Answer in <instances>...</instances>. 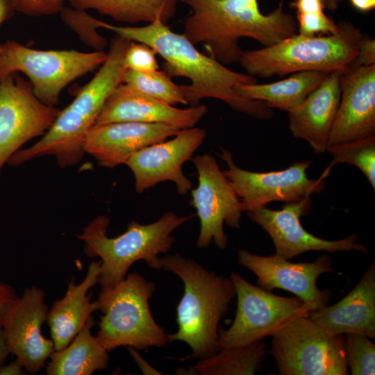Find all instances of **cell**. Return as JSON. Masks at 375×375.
<instances>
[{
	"label": "cell",
	"mask_w": 375,
	"mask_h": 375,
	"mask_svg": "<svg viewBox=\"0 0 375 375\" xmlns=\"http://www.w3.org/2000/svg\"><path fill=\"white\" fill-rule=\"evenodd\" d=\"M101 28L149 46L163 58L164 71L171 77L188 78L191 83L185 85L188 105L196 106L201 99L212 98L260 119L274 116L272 108L260 101L243 97L236 90L241 85L256 83V77L231 70L200 52L183 34L172 31L162 22L156 20L143 26H116L102 22Z\"/></svg>",
	"instance_id": "obj_1"
},
{
	"label": "cell",
	"mask_w": 375,
	"mask_h": 375,
	"mask_svg": "<svg viewBox=\"0 0 375 375\" xmlns=\"http://www.w3.org/2000/svg\"><path fill=\"white\" fill-rule=\"evenodd\" d=\"M192 10L183 33L193 44H201L206 54L226 65L239 62L242 38L264 47L297 34V23L284 11V0L267 15L258 0H181Z\"/></svg>",
	"instance_id": "obj_2"
},
{
	"label": "cell",
	"mask_w": 375,
	"mask_h": 375,
	"mask_svg": "<svg viewBox=\"0 0 375 375\" xmlns=\"http://www.w3.org/2000/svg\"><path fill=\"white\" fill-rule=\"evenodd\" d=\"M129 42L130 40L116 35L110 43L105 61L95 75L67 107L60 110L40 140L13 154L8 162L10 165L18 166L35 158L53 156L59 167H66L82 158L88 131L94 125L108 97L122 83L126 70L124 56Z\"/></svg>",
	"instance_id": "obj_3"
},
{
	"label": "cell",
	"mask_w": 375,
	"mask_h": 375,
	"mask_svg": "<svg viewBox=\"0 0 375 375\" xmlns=\"http://www.w3.org/2000/svg\"><path fill=\"white\" fill-rule=\"evenodd\" d=\"M160 265L184 284L183 295L176 306L178 329L169 333L170 342H183L192 350L180 360L212 356L217 352L219 324L235 296L233 281L178 253L160 258Z\"/></svg>",
	"instance_id": "obj_4"
},
{
	"label": "cell",
	"mask_w": 375,
	"mask_h": 375,
	"mask_svg": "<svg viewBox=\"0 0 375 375\" xmlns=\"http://www.w3.org/2000/svg\"><path fill=\"white\" fill-rule=\"evenodd\" d=\"M192 217L194 215L181 217L169 211L151 224L133 221L124 233L109 238L106 235L109 219L99 215L77 237L83 241L87 256L101 258L98 283L101 290H107L122 282L129 267L138 260L145 261L151 269H161L158 256L171 249L175 241L172 233Z\"/></svg>",
	"instance_id": "obj_5"
},
{
	"label": "cell",
	"mask_w": 375,
	"mask_h": 375,
	"mask_svg": "<svg viewBox=\"0 0 375 375\" xmlns=\"http://www.w3.org/2000/svg\"><path fill=\"white\" fill-rule=\"evenodd\" d=\"M338 31L326 36L293 35L274 45L243 51L239 60L247 74L269 78L303 71H344L354 61L361 30L341 21Z\"/></svg>",
	"instance_id": "obj_6"
},
{
	"label": "cell",
	"mask_w": 375,
	"mask_h": 375,
	"mask_svg": "<svg viewBox=\"0 0 375 375\" xmlns=\"http://www.w3.org/2000/svg\"><path fill=\"white\" fill-rule=\"evenodd\" d=\"M156 290L153 282L130 273L112 288L101 290L97 303L103 313L97 338L108 351L119 347L138 350L163 347L169 333L157 324L149 308Z\"/></svg>",
	"instance_id": "obj_7"
},
{
	"label": "cell",
	"mask_w": 375,
	"mask_h": 375,
	"mask_svg": "<svg viewBox=\"0 0 375 375\" xmlns=\"http://www.w3.org/2000/svg\"><path fill=\"white\" fill-rule=\"evenodd\" d=\"M272 337L269 353L281 375H347L343 335H330L308 316L295 318Z\"/></svg>",
	"instance_id": "obj_8"
},
{
	"label": "cell",
	"mask_w": 375,
	"mask_h": 375,
	"mask_svg": "<svg viewBox=\"0 0 375 375\" xmlns=\"http://www.w3.org/2000/svg\"><path fill=\"white\" fill-rule=\"evenodd\" d=\"M230 278L235 290L237 309L227 330L218 335L217 351L245 347L273 335L291 320L308 316L311 308L301 299L276 295L254 285L232 272Z\"/></svg>",
	"instance_id": "obj_9"
},
{
	"label": "cell",
	"mask_w": 375,
	"mask_h": 375,
	"mask_svg": "<svg viewBox=\"0 0 375 375\" xmlns=\"http://www.w3.org/2000/svg\"><path fill=\"white\" fill-rule=\"evenodd\" d=\"M3 45L7 74L26 75L35 97L50 106L69 83L99 67L107 56L104 51L33 49L15 40Z\"/></svg>",
	"instance_id": "obj_10"
},
{
	"label": "cell",
	"mask_w": 375,
	"mask_h": 375,
	"mask_svg": "<svg viewBox=\"0 0 375 375\" xmlns=\"http://www.w3.org/2000/svg\"><path fill=\"white\" fill-rule=\"evenodd\" d=\"M220 157L228 166L223 172L240 199L242 212L265 207L272 201H299L322 193L326 185L319 177L309 178L310 160L296 162L283 170L255 172L238 167L227 149H222Z\"/></svg>",
	"instance_id": "obj_11"
},
{
	"label": "cell",
	"mask_w": 375,
	"mask_h": 375,
	"mask_svg": "<svg viewBox=\"0 0 375 375\" xmlns=\"http://www.w3.org/2000/svg\"><path fill=\"white\" fill-rule=\"evenodd\" d=\"M192 160L198 174V185L192 190L190 201L200 220L197 247L205 249L214 242L219 249H224L228 238L224 224L240 228V199L212 156L206 153Z\"/></svg>",
	"instance_id": "obj_12"
},
{
	"label": "cell",
	"mask_w": 375,
	"mask_h": 375,
	"mask_svg": "<svg viewBox=\"0 0 375 375\" xmlns=\"http://www.w3.org/2000/svg\"><path fill=\"white\" fill-rule=\"evenodd\" d=\"M59 111L40 101L17 72L0 81V172L26 142L44 135Z\"/></svg>",
	"instance_id": "obj_13"
},
{
	"label": "cell",
	"mask_w": 375,
	"mask_h": 375,
	"mask_svg": "<svg viewBox=\"0 0 375 375\" xmlns=\"http://www.w3.org/2000/svg\"><path fill=\"white\" fill-rule=\"evenodd\" d=\"M311 206V197H308L285 203L280 210L265 206L247 213L253 222L259 224L269 235L274 244V254L285 260L312 251L369 252L366 245L358 242V238L355 233L340 240H328L307 231L300 218L310 212Z\"/></svg>",
	"instance_id": "obj_14"
},
{
	"label": "cell",
	"mask_w": 375,
	"mask_h": 375,
	"mask_svg": "<svg viewBox=\"0 0 375 375\" xmlns=\"http://www.w3.org/2000/svg\"><path fill=\"white\" fill-rule=\"evenodd\" d=\"M240 265L258 277V285L267 291L281 289L294 294L312 309L316 310L331 301L329 289L319 290V276L336 271L332 267L331 258L324 254L312 262H292L276 255L263 256L241 249L238 251Z\"/></svg>",
	"instance_id": "obj_15"
},
{
	"label": "cell",
	"mask_w": 375,
	"mask_h": 375,
	"mask_svg": "<svg viewBox=\"0 0 375 375\" xmlns=\"http://www.w3.org/2000/svg\"><path fill=\"white\" fill-rule=\"evenodd\" d=\"M200 128L181 130L174 138L147 146L133 154L126 162L135 177L138 193L159 183L171 181L177 192L184 195L192 189V182L183 172L182 166L192 160L206 138Z\"/></svg>",
	"instance_id": "obj_16"
},
{
	"label": "cell",
	"mask_w": 375,
	"mask_h": 375,
	"mask_svg": "<svg viewBox=\"0 0 375 375\" xmlns=\"http://www.w3.org/2000/svg\"><path fill=\"white\" fill-rule=\"evenodd\" d=\"M340 100L327 146L375 135V65H351L340 76Z\"/></svg>",
	"instance_id": "obj_17"
},
{
	"label": "cell",
	"mask_w": 375,
	"mask_h": 375,
	"mask_svg": "<svg viewBox=\"0 0 375 375\" xmlns=\"http://www.w3.org/2000/svg\"><path fill=\"white\" fill-rule=\"evenodd\" d=\"M47 312L44 292L33 286L19 297L3 326L10 353L31 374L38 372L54 351L52 340L42 333Z\"/></svg>",
	"instance_id": "obj_18"
},
{
	"label": "cell",
	"mask_w": 375,
	"mask_h": 375,
	"mask_svg": "<svg viewBox=\"0 0 375 375\" xmlns=\"http://www.w3.org/2000/svg\"><path fill=\"white\" fill-rule=\"evenodd\" d=\"M181 130L169 124L133 122L94 125L86 136L84 150L99 165L113 168L125 164L143 148L173 137Z\"/></svg>",
	"instance_id": "obj_19"
},
{
	"label": "cell",
	"mask_w": 375,
	"mask_h": 375,
	"mask_svg": "<svg viewBox=\"0 0 375 375\" xmlns=\"http://www.w3.org/2000/svg\"><path fill=\"white\" fill-rule=\"evenodd\" d=\"M203 105L180 109L120 83L105 103L94 125L133 122L165 124L186 129L206 114Z\"/></svg>",
	"instance_id": "obj_20"
},
{
	"label": "cell",
	"mask_w": 375,
	"mask_h": 375,
	"mask_svg": "<svg viewBox=\"0 0 375 375\" xmlns=\"http://www.w3.org/2000/svg\"><path fill=\"white\" fill-rule=\"evenodd\" d=\"M309 318L330 335L357 333L375 338V262L343 299L312 311Z\"/></svg>",
	"instance_id": "obj_21"
},
{
	"label": "cell",
	"mask_w": 375,
	"mask_h": 375,
	"mask_svg": "<svg viewBox=\"0 0 375 375\" xmlns=\"http://www.w3.org/2000/svg\"><path fill=\"white\" fill-rule=\"evenodd\" d=\"M342 72L328 73L303 103L288 113L292 135L306 141L317 154L326 152L340 100Z\"/></svg>",
	"instance_id": "obj_22"
},
{
	"label": "cell",
	"mask_w": 375,
	"mask_h": 375,
	"mask_svg": "<svg viewBox=\"0 0 375 375\" xmlns=\"http://www.w3.org/2000/svg\"><path fill=\"white\" fill-rule=\"evenodd\" d=\"M101 261L90 264L83 281L75 283L73 278L69 283L65 295L53 302L48 310V324L54 350L67 346L82 329L92 313L99 310L97 301H90L89 290L99 282Z\"/></svg>",
	"instance_id": "obj_23"
},
{
	"label": "cell",
	"mask_w": 375,
	"mask_h": 375,
	"mask_svg": "<svg viewBox=\"0 0 375 375\" xmlns=\"http://www.w3.org/2000/svg\"><path fill=\"white\" fill-rule=\"evenodd\" d=\"M94 325L92 316L72 342L59 351H53L47 363L48 375H90L106 368L108 351L91 333Z\"/></svg>",
	"instance_id": "obj_24"
},
{
	"label": "cell",
	"mask_w": 375,
	"mask_h": 375,
	"mask_svg": "<svg viewBox=\"0 0 375 375\" xmlns=\"http://www.w3.org/2000/svg\"><path fill=\"white\" fill-rule=\"evenodd\" d=\"M328 74L316 71L299 72L276 82L243 85L236 90L243 97L260 101L271 108L289 113L303 103Z\"/></svg>",
	"instance_id": "obj_25"
},
{
	"label": "cell",
	"mask_w": 375,
	"mask_h": 375,
	"mask_svg": "<svg viewBox=\"0 0 375 375\" xmlns=\"http://www.w3.org/2000/svg\"><path fill=\"white\" fill-rule=\"evenodd\" d=\"M71 7L94 10L118 22L151 23L160 20L166 24L175 14L176 0H62Z\"/></svg>",
	"instance_id": "obj_26"
},
{
	"label": "cell",
	"mask_w": 375,
	"mask_h": 375,
	"mask_svg": "<svg viewBox=\"0 0 375 375\" xmlns=\"http://www.w3.org/2000/svg\"><path fill=\"white\" fill-rule=\"evenodd\" d=\"M267 353L264 342L224 349L200 359L187 370L193 375H253L259 372Z\"/></svg>",
	"instance_id": "obj_27"
},
{
	"label": "cell",
	"mask_w": 375,
	"mask_h": 375,
	"mask_svg": "<svg viewBox=\"0 0 375 375\" xmlns=\"http://www.w3.org/2000/svg\"><path fill=\"white\" fill-rule=\"evenodd\" d=\"M122 83L171 106L188 105L185 85L174 83L171 76L164 70L140 72L126 69L122 75Z\"/></svg>",
	"instance_id": "obj_28"
},
{
	"label": "cell",
	"mask_w": 375,
	"mask_h": 375,
	"mask_svg": "<svg viewBox=\"0 0 375 375\" xmlns=\"http://www.w3.org/2000/svg\"><path fill=\"white\" fill-rule=\"evenodd\" d=\"M326 151L332 160L319 178L324 179L332 167L338 163H347L357 167L375 190V135L346 143L327 146Z\"/></svg>",
	"instance_id": "obj_29"
},
{
	"label": "cell",
	"mask_w": 375,
	"mask_h": 375,
	"mask_svg": "<svg viewBox=\"0 0 375 375\" xmlns=\"http://www.w3.org/2000/svg\"><path fill=\"white\" fill-rule=\"evenodd\" d=\"M58 14L63 23L77 35L83 44L94 51H104L108 42L98 31L101 28L102 21L88 14L86 10L71 6H63Z\"/></svg>",
	"instance_id": "obj_30"
},
{
	"label": "cell",
	"mask_w": 375,
	"mask_h": 375,
	"mask_svg": "<svg viewBox=\"0 0 375 375\" xmlns=\"http://www.w3.org/2000/svg\"><path fill=\"white\" fill-rule=\"evenodd\" d=\"M346 360L351 375L375 374V345L366 335L346 333Z\"/></svg>",
	"instance_id": "obj_31"
},
{
	"label": "cell",
	"mask_w": 375,
	"mask_h": 375,
	"mask_svg": "<svg viewBox=\"0 0 375 375\" xmlns=\"http://www.w3.org/2000/svg\"><path fill=\"white\" fill-rule=\"evenodd\" d=\"M157 53L149 46L130 41L124 56L126 69L147 72L158 70Z\"/></svg>",
	"instance_id": "obj_32"
},
{
	"label": "cell",
	"mask_w": 375,
	"mask_h": 375,
	"mask_svg": "<svg viewBox=\"0 0 375 375\" xmlns=\"http://www.w3.org/2000/svg\"><path fill=\"white\" fill-rule=\"evenodd\" d=\"M299 34L306 36L318 33L334 34L338 31V24L328 17L324 12L297 14Z\"/></svg>",
	"instance_id": "obj_33"
},
{
	"label": "cell",
	"mask_w": 375,
	"mask_h": 375,
	"mask_svg": "<svg viewBox=\"0 0 375 375\" xmlns=\"http://www.w3.org/2000/svg\"><path fill=\"white\" fill-rule=\"evenodd\" d=\"M14 9L29 17L58 14L64 6L62 0H10Z\"/></svg>",
	"instance_id": "obj_34"
},
{
	"label": "cell",
	"mask_w": 375,
	"mask_h": 375,
	"mask_svg": "<svg viewBox=\"0 0 375 375\" xmlns=\"http://www.w3.org/2000/svg\"><path fill=\"white\" fill-rule=\"evenodd\" d=\"M352 65L358 66L375 65V41L374 39L363 35L358 47L356 57Z\"/></svg>",
	"instance_id": "obj_35"
},
{
	"label": "cell",
	"mask_w": 375,
	"mask_h": 375,
	"mask_svg": "<svg viewBox=\"0 0 375 375\" xmlns=\"http://www.w3.org/2000/svg\"><path fill=\"white\" fill-rule=\"evenodd\" d=\"M18 299L10 285L0 282V328H3L10 310Z\"/></svg>",
	"instance_id": "obj_36"
},
{
	"label": "cell",
	"mask_w": 375,
	"mask_h": 375,
	"mask_svg": "<svg viewBox=\"0 0 375 375\" xmlns=\"http://www.w3.org/2000/svg\"><path fill=\"white\" fill-rule=\"evenodd\" d=\"M291 6L296 9L297 14L320 12L325 8L322 0H295Z\"/></svg>",
	"instance_id": "obj_37"
},
{
	"label": "cell",
	"mask_w": 375,
	"mask_h": 375,
	"mask_svg": "<svg viewBox=\"0 0 375 375\" xmlns=\"http://www.w3.org/2000/svg\"><path fill=\"white\" fill-rule=\"evenodd\" d=\"M128 351L130 355L133 358L134 361L136 362L137 365L141 369L142 374H155L159 375L162 374L159 371L151 367L149 363L147 362L136 351V349L128 347Z\"/></svg>",
	"instance_id": "obj_38"
},
{
	"label": "cell",
	"mask_w": 375,
	"mask_h": 375,
	"mask_svg": "<svg viewBox=\"0 0 375 375\" xmlns=\"http://www.w3.org/2000/svg\"><path fill=\"white\" fill-rule=\"evenodd\" d=\"M22 365L15 358V360L0 367V375H20L23 374Z\"/></svg>",
	"instance_id": "obj_39"
},
{
	"label": "cell",
	"mask_w": 375,
	"mask_h": 375,
	"mask_svg": "<svg viewBox=\"0 0 375 375\" xmlns=\"http://www.w3.org/2000/svg\"><path fill=\"white\" fill-rule=\"evenodd\" d=\"M15 10L10 0H0V26L8 19Z\"/></svg>",
	"instance_id": "obj_40"
},
{
	"label": "cell",
	"mask_w": 375,
	"mask_h": 375,
	"mask_svg": "<svg viewBox=\"0 0 375 375\" xmlns=\"http://www.w3.org/2000/svg\"><path fill=\"white\" fill-rule=\"evenodd\" d=\"M10 353L3 328H0V367L4 364L7 356Z\"/></svg>",
	"instance_id": "obj_41"
},
{
	"label": "cell",
	"mask_w": 375,
	"mask_h": 375,
	"mask_svg": "<svg viewBox=\"0 0 375 375\" xmlns=\"http://www.w3.org/2000/svg\"><path fill=\"white\" fill-rule=\"evenodd\" d=\"M352 6L362 12H367L375 8V0H350Z\"/></svg>",
	"instance_id": "obj_42"
},
{
	"label": "cell",
	"mask_w": 375,
	"mask_h": 375,
	"mask_svg": "<svg viewBox=\"0 0 375 375\" xmlns=\"http://www.w3.org/2000/svg\"><path fill=\"white\" fill-rule=\"evenodd\" d=\"M5 65V53L3 44H0V81L8 76Z\"/></svg>",
	"instance_id": "obj_43"
},
{
	"label": "cell",
	"mask_w": 375,
	"mask_h": 375,
	"mask_svg": "<svg viewBox=\"0 0 375 375\" xmlns=\"http://www.w3.org/2000/svg\"><path fill=\"white\" fill-rule=\"evenodd\" d=\"M343 0H322L325 8L334 10L338 8L340 4Z\"/></svg>",
	"instance_id": "obj_44"
}]
</instances>
